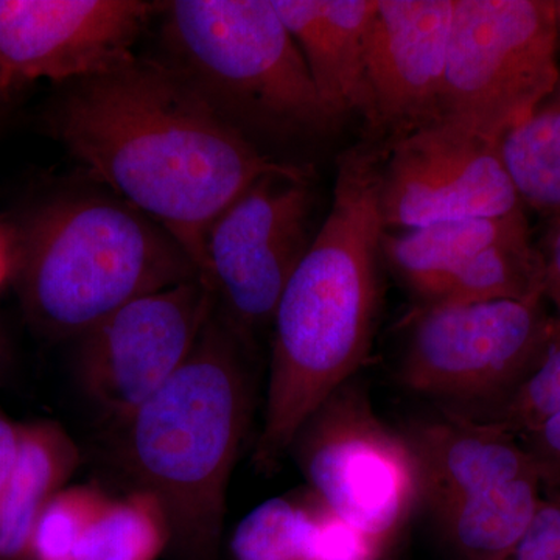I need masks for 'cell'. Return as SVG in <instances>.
<instances>
[{"instance_id": "obj_16", "label": "cell", "mask_w": 560, "mask_h": 560, "mask_svg": "<svg viewBox=\"0 0 560 560\" xmlns=\"http://www.w3.org/2000/svg\"><path fill=\"white\" fill-rule=\"evenodd\" d=\"M528 237L525 210L493 219L445 220L411 230H385L383 267L412 294L418 307H423L482 250Z\"/></svg>"}, {"instance_id": "obj_27", "label": "cell", "mask_w": 560, "mask_h": 560, "mask_svg": "<svg viewBox=\"0 0 560 560\" xmlns=\"http://www.w3.org/2000/svg\"><path fill=\"white\" fill-rule=\"evenodd\" d=\"M21 447V425L5 415L0 407V499L9 486Z\"/></svg>"}, {"instance_id": "obj_12", "label": "cell", "mask_w": 560, "mask_h": 560, "mask_svg": "<svg viewBox=\"0 0 560 560\" xmlns=\"http://www.w3.org/2000/svg\"><path fill=\"white\" fill-rule=\"evenodd\" d=\"M158 10L160 2L147 0H0V92L128 65Z\"/></svg>"}, {"instance_id": "obj_25", "label": "cell", "mask_w": 560, "mask_h": 560, "mask_svg": "<svg viewBox=\"0 0 560 560\" xmlns=\"http://www.w3.org/2000/svg\"><path fill=\"white\" fill-rule=\"evenodd\" d=\"M518 440L536 464L544 489L560 492V411L521 434Z\"/></svg>"}, {"instance_id": "obj_26", "label": "cell", "mask_w": 560, "mask_h": 560, "mask_svg": "<svg viewBox=\"0 0 560 560\" xmlns=\"http://www.w3.org/2000/svg\"><path fill=\"white\" fill-rule=\"evenodd\" d=\"M544 296L556 308V318L560 320V219L551 220L539 245Z\"/></svg>"}, {"instance_id": "obj_24", "label": "cell", "mask_w": 560, "mask_h": 560, "mask_svg": "<svg viewBox=\"0 0 560 560\" xmlns=\"http://www.w3.org/2000/svg\"><path fill=\"white\" fill-rule=\"evenodd\" d=\"M504 560H560V495L544 489L529 525Z\"/></svg>"}, {"instance_id": "obj_3", "label": "cell", "mask_w": 560, "mask_h": 560, "mask_svg": "<svg viewBox=\"0 0 560 560\" xmlns=\"http://www.w3.org/2000/svg\"><path fill=\"white\" fill-rule=\"evenodd\" d=\"M248 353L213 312L189 359L117 429L120 466L160 501L184 559L212 560L219 550L253 408Z\"/></svg>"}, {"instance_id": "obj_20", "label": "cell", "mask_w": 560, "mask_h": 560, "mask_svg": "<svg viewBox=\"0 0 560 560\" xmlns=\"http://www.w3.org/2000/svg\"><path fill=\"white\" fill-rule=\"evenodd\" d=\"M172 547L167 514L156 497L135 489L110 499L81 537L75 560H158Z\"/></svg>"}, {"instance_id": "obj_1", "label": "cell", "mask_w": 560, "mask_h": 560, "mask_svg": "<svg viewBox=\"0 0 560 560\" xmlns=\"http://www.w3.org/2000/svg\"><path fill=\"white\" fill-rule=\"evenodd\" d=\"M47 130L114 197L178 241L200 275L206 232L272 160L158 58L65 84Z\"/></svg>"}, {"instance_id": "obj_18", "label": "cell", "mask_w": 560, "mask_h": 560, "mask_svg": "<svg viewBox=\"0 0 560 560\" xmlns=\"http://www.w3.org/2000/svg\"><path fill=\"white\" fill-rule=\"evenodd\" d=\"M539 475L503 482L433 511L453 560H504L539 506Z\"/></svg>"}, {"instance_id": "obj_30", "label": "cell", "mask_w": 560, "mask_h": 560, "mask_svg": "<svg viewBox=\"0 0 560 560\" xmlns=\"http://www.w3.org/2000/svg\"><path fill=\"white\" fill-rule=\"evenodd\" d=\"M7 95L5 94H2V92H0V101H2V98H5Z\"/></svg>"}, {"instance_id": "obj_14", "label": "cell", "mask_w": 560, "mask_h": 560, "mask_svg": "<svg viewBox=\"0 0 560 560\" xmlns=\"http://www.w3.org/2000/svg\"><path fill=\"white\" fill-rule=\"evenodd\" d=\"M431 512L503 482L539 475L522 441L500 423L444 411L400 431Z\"/></svg>"}, {"instance_id": "obj_9", "label": "cell", "mask_w": 560, "mask_h": 560, "mask_svg": "<svg viewBox=\"0 0 560 560\" xmlns=\"http://www.w3.org/2000/svg\"><path fill=\"white\" fill-rule=\"evenodd\" d=\"M291 451L312 495L382 548L420 500L407 442L375 415L370 397L352 381L313 412Z\"/></svg>"}, {"instance_id": "obj_2", "label": "cell", "mask_w": 560, "mask_h": 560, "mask_svg": "<svg viewBox=\"0 0 560 560\" xmlns=\"http://www.w3.org/2000/svg\"><path fill=\"white\" fill-rule=\"evenodd\" d=\"M381 145L355 147L338 161L326 221L291 276L272 318L264 423L254 460L272 469L335 390L370 353L381 307L383 226Z\"/></svg>"}, {"instance_id": "obj_5", "label": "cell", "mask_w": 560, "mask_h": 560, "mask_svg": "<svg viewBox=\"0 0 560 560\" xmlns=\"http://www.w3.org/2000/svg\"><path fill=\"white\" fill-rule=\"evenodd\" d=\"M154 21L158 60L253 142L324 138L341 127L272 0H168Z\"/></svg>"}, {"instance_id": "obj_15", "label": "cell", "mask_w": 560, "mask_h": 560, "mask_svg": "<svg viewBox=\"0 0 560 560\" xmlns=\"http://www.w3.org/2000/svg\"><path fill=\"white\" fill-rule=\"evenodd\" d=\"M320 101L340 124L370 117L366 60L377 0H272Z\"/></svg>"}, {"instance_id": "obj_28", "label": "cell", "mask_w": 560, "mask_h": 560, "mask_svg": "<svg viewBox=\"0 0 560 560\" xmlns=\"http://www.w3.org/2000/svg\"><path fill=\"white\" fill-rule=\"evenodd\" d=\"M11 276V232L0 223V289Z\"/></svg>"}, {"instance_id": "obj_22", "label": "cell", "mask_w": 560, "mask_h": 560, "mask_svg": "<svg viewBox=\"0 0 560 560\" xmlns=\"http://www.w3.org/2000/svg\"><path fill=\"white\" fill-rule=\"evenodd\" d=\"M109 497L92 486L65 488L40 514L33 534L31 556L35 560H75L81 537Z\"/></svg>"}, {"instance_id": "obj_6", "label": "cell", "mask_w": 560, "mask_h": 560, "mask_svg": "<svg viewBox=\"0 0 560 560\" xmlns=\"http://www.w3.org/2000/svg\"><path fill=\"white\" fill-rule=\"evenodd\" d=\"M556 329L544 296L416 307L399 381L447 412L492 420L539 366Z\"/></svg>"}, {"instance_id": "obj_23", "label": "cell", "mask_w": 560, "mask_h": 560, "mask_svg": "<svg viewBox=\"0 0 560 560\" xmlns=\"http://www.w3.org/2000/svg\"><path fill=\"white\" fill-rule=\"evenodd\" d=\"M560 411V320L550 348L539 366L515 390L492 420L515 436L539 425Z\"/></svg>"}, {"instance_id": "obj_13", "label": "cell", "mask_w": 560, "mask_h": 560, "mask_svg": "<svg viewBox=\"0 0 560 560\" xmlns=\"http://www.w3.org/2000/svg\"><path fill=\"white\" fill-rule=\"evenodd\" d=\"M453 0H377L368 46L370 117L383 142L441 120Z\"/></svg>"}, {"instance_id": "obj_17", "label": "cell", "mask_w": 560, "mask_h": 560, "mask_svg": "<svg viewBox=\"0 0 560 560\" xmlns=\"http://www.w3.org/2000/svg\"><path fill=\"white\" fill-rule=\"evenodd\" d=\"M79 464V447L58 423L21 425L20 455L0 499V560L31 558L40 514Z\"/></svg>"}, {"instance_id": "obj_10", "label": "cell", "mask_w": 560, "mask_h": 560, "mask_svg": "<svg viewBox=\"0 0 560 560\" xmlns=\"http://www.w3.org/2000/svg\"><path fill=\"white\" fill-rule=\"evenodd\" d=\"M378 208L388 231L525 210L499 142L444 120L383 142Z\"/></svg>"}, {"instance_id": "obj_4", "label": "cell", "mask_w": 560, "mask_h": 560, "mask_svg": "<svg viewBox=\"0 0 560 560\" xmlns=\"http://www.w3.org/2000/svg\"><path fill=\"white\" fill-rule=\"evenodd\" d=\"M10 232V279L54 340H79L128 302L200 280L178 241L117 197L54 198Z\"/></svg>"}, {"instance_id": "obj_8", "label": "cell", "mask_w": 560, "mask_h": 560, "mask_svg": "<svg viewBox=\"0 0 560 560\" xmlns=\"http://www.w3.org/2000/svg\"><path fill=\"white\" fill-rule=\"evenodd\" d=\"M313 197L307 167L272 173L250 184L206 232L200 280L217 315L248 350L271 330L283 290L311 248Z\"/></svg>"}, {"instance_id": "obj_19", "label": "cell", "mask_w": 560, "mask_h": 560, "mask_svg": "<svg viewBox=\"0 0 560 560\" xmlns=\"http://www.w3.org/2000/svg\"><path fill=\"white\" fill-rule=\"evenodd\" d=\"M501 160L523 208L560 219V81L555 91L499 142Z\"/></svg>"}, {"instance_id": "obj_11", "label": "cell", "mask_w": 560, "mask_h": 560, "mask_svg": "<svg viewBox=\"0 0 560 560\" xmlns=\"http://www.w3.org/2000/svg\"><path fill=\"white\" fill-rule=\"evenodd\" d=\"M215 301L201 280L128 302L79 338L88 397L119 429L189 359Z\"/></svg>"}, {"instance_id": "obj_29", "label": "cell", "mask_w": 560, "mask_h": 560, "mask_svg": "<svg viewBox=\"0 0 560 560\" xmlns=\"http://www.w3.org/2000/svg\"><path fill=\"white\" fill-rule=\"evenodd\" d=\"M556 14H558L559 43H560V0L556 2Z\"/></svg>"}, {"instance_id": "obj_31", "label": "cell", "mask_w": 560, "mask_h": 560, "mask_svg": "<svg viewBox=\"0 0 560 560\" xmlns=\"http://www.w3.org/2000/svg\"><path fill=\"white\" fill-rule=\"evenodd\" d=\"M556 493H559V495H560V492H556Z\"/></svg>"}, {"instance_id": "obj_21", "label": "cell", "mask_w": 560, "mask_h": 560, "mask_svg": "<svg viewBox=\"0 0 560 560\" xmlns=\"http://www.w3.org/2000/svg\"><path fill=\"white\" fill-rule=\"evenodd\" d=\"M315 497L271 499L246 515L231 539L234 560H316Z\"/></svg>"}, {"instance_id": "obj_7", "label": "cell", "mask_w": 560, "mask_h": 560, "mask_svg": "<svg viewBox=\"0 0 560 560\" xmlns=\"http://www.w3.org/2000/svg\"><path fill=\"white\" fill-rule=\"evenodd\" d=\"M552 0H453L441 120L500 142L560 81Z\"/></svg>"}]
</instances>
